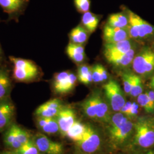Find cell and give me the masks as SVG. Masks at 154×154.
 <instances>
[{"label": "cell", "instance_id": "obj_23", "mask_svg": "<svg viewBox=\"0 0 154 154\" xmlns=\"http://www.w3.org/2000/svg\"><path fill=\"white\" fill-rule=\"evenodd\" d=\"M100 16L88 11L83 13L81 22L83 27L90 33H93L97 28L99 22Z\"/></svg>", "mask_w": 154, "mask_h": 154}, {"label": "cell", "instance_id": "obj_11", "mask_svg": "<svg viewBox=\"0 0 154 154\" xmlns=\"http://www.w3.org/2000/svg\"><path fill=\"white\" fill-rule=\"evenodd\" d=\"M15 112V106L10 97L0 100V131L9 126Z\"/></svg>", "mask_w": 154, "mask_h": 154}, {"label": "cell", "instance_id": "obj_7", "mask_svg": "<svg viewBox=\"0 0 154 154\" xmlns=\"http://www.w3.org/2000/svg\"><path fill=\"white\" fill-rule=\"evenodd\" d=\"M30 0H0V7L8 14L7 22H18L29 4Z\"/></svg>", "mask_w": 154, "mask_h": 154}, {"label": "cell", "instance_id": "obj_32", "mask_svg": "<svg viewBox=\"0 0 154 154\" xmlns=\"http://www.w3.org/2000/svg\"><path fill=\"white\" fill-rule=\"evenodd\" d=\"M138 104L148 113H152L154 111L150 103L147 93L140 94L137 98Z\"/></svg>", "mask_w": 154, "mask_h": 154}, {"label": "cell", "instance_id": "obj_12", "mask_svg": "<svg viewBox=\"0 0 154 154\" xmlns=\"http://www.w3.org/2000/svg\"><path fill=\"white\" fill-rule=\"evenodd\" d=\"M63 106L60 99H50L38 107L35 110V114L37 117L54 118Z\"/></svg>", "mask_w": 154, "mask_h": 154}, {"label": "cell", "instance_id": "obj_31", "mask_svg": "<svg viewBox=\"0 0 154 154\" xmlns=\"http://www.w3.org/2000/svg\"><path fill=\"white\" fill-rule=\"evenodd\" d=\"M134 74L131 72H126L122 74V80L123 83L125 93L130 95L132 88Z\"/></svg>", "mask_w": 154, "mask_h": 154}, {"label": "cell", "instance_id": "obj_35", "mask_svg": "<svg viewBox=\"0 0 154 154\" xmlns=\"http://www.w3.org/2000/svg\"><path fill=\"white\" fill-rule=\"evenodd\" d=\"M92 75L94 82H102L104 81L99 71V64H96L92 67Z\"/></svg>", "mask_w": 154, "mask_h": 154}, {"label": "cell", "instance_id": "obj_21", "mask_svg": "<svg viewBox=\"0 0 154 154\" xmlns=\"http://www.w3.org/2000/svg\"><path fill=\"white\" fill-rule=\"evenodd\" d=\"M66 53L72 61L77 63H82L86 58L85 48L83 45L70 42L66 47Z\"/></svg>", "mask_w": 154, "mask_h": 154}, {"label": "cell", "instance_id": "obj_37", "mask_svg": "<svg viewBox=\"0 0 154 154\" xmlns=\"http://www.w3.org/2000/svg\"><path fill=\"white\" fill-rule=\"evenodd\" d=\"M139 112V104H137L136 102H132V106L129 114V118L134 117L137 116Z\"/></svg>", "mask_w": 154, "mask_h": 154}, {"label": "cell", "instance_id": "obj_17", "mask_svg": "<svg viewBox=\"0 0 154 154\" xmlns=\"http://www.w3.org/2000/svg\"><path fill=\"white\" fill-rule=\"evenodd\" d=\"M96 119L103 122H110L111 116L108 102H106L100 94L96 92Z\"/></svg>", "mask_w": 154, "mask_h": 154}, {"label": "cell", "instance_id": "obj_27", "mask_svg": "<svg viewBox=\"0 0 154 154\" xmlns=\"http://www.w3.org/2000/svg\"><path fill=\"white\" fill-rule=\"evenodd\" d=\"M78 79L80 82L88 85L93 82L92 75V67L83 65L78 68Z\"/></svg>", "mask_w": 154, "mask_h": 154}, {"label": "cell", "instance_id": "obj_9", "mask_svg": "<svg viewBox=\"0 0 154 154\" xmlns=\"http://www.w3.org/2000/svg\"><path fill=\"white\" fill-rule=\"evenodd\" d=\"M34 142L42 154H63V146L60 143L54 142L41 133H37L33 138Z\"/></svg>", "mask_w": 154, "mask_h": 154}, {"label": "cell", "instance_id": "obj_43", "mask_svg": "<svg viewBox=\"0 0 154 154\" xmlns=\"http://www.w3.org/2000/svg\"><path fill=\"white\" fill-rule=\"evenodd\" d=\"M151 48L153 50H154V42H152V46H151Z\"/></svg>", "mask_w": 154, "mask_h": 154}, {"label": "cell", "instance_id": "obj_39", "mask_svg": "<svg viewBox=\"0 0 154 154\" xmlns=\"http://www.w3.org/2000/svg\"><path fill=\"white\" fill-rule=\"evenodd\" d=\"M0 22H1V19H0ZM7 63H8V61L6 60L5 53L4 52V50H2L1 45L0 44V65L6 64Z\"/></svg>", "mask_w": 154, "mask_h": 154}, {"label": "cell", "instance_id": "obj_22", "mask_svg": "<svg viewBox=\"0 0 154 154\" xmlns=\"http://www.w3.org/2000/svg\"><path fill=\"white\" fill-rule=\"evenodd\" d=\"M90 33L81 25H78L72 29L69 33V39L70 42L73 44L83 45L88 39Z\"/></svg>", "mask_w": 154, "mask_h": 154}, {"label": "cell", "instance_id": "obj_36", "mask_svg": "<svg viewBox=\"0 0 154 154\" xmlns=\"http://www.w3.org/2000/svg\"><path fill=\"white\" fill-rule=\"evenodd\" d=\"M132 103L131 102H126L125 105L122 107L120 112L126 116L127 118H129V114L132 106Z\"/></svg>", "mask_w": 154, "mask_h": 154}, {"label": "cell", "instance_id": "obj_13", "mask_svg": "<svg viewBox=\"0 0 154 154\" xmlns=\"http://www.w3.org/2000/svg\"><path fill=\"white\" fill-rule=\"evenodd\" d=\"M134 47H135V45L132 39H128L116 43L105 44L103 53L105 58L107 59L126 53Z\"/></svg>", "mask_w": 154, "mask_h": 154}, {"label": "cell", "instance_id": "obj_30", "mask_svg": "<svg viewBox=\"0 0 154 154\" xmlns=\"http://www.w3.org/2000/svg\"><path fill=\"white\" fill-rule=\"evenodd\" d=\"M143 90V84L141 78L138 75L134 74L132 88L130 95H131L132 97H138L140 94L142 93Z\"/></svg>", "mask_w": 154, "mask_h": 154}, {"label": "cell", "instance_id": "obj_10", "mask_svg": "<svg viewBox=\"0 0 154 154\" xmlns=\"http://www.w3.org/2000/svg\"><path fill=\"white\" fill-rule=\"evenodd\" d=\"M60 132L63 137H66L67 132L76 121V116L74 110L68 106H63L56 116Z\"/></svg>", "mask_w": 154, "mask_h": 154}, {"label": "cell", "instance_id": "obj_1", "mask_svg": "<svg viewBox=\"0 0 154 154\" xmlns=\"http://www.w3.org/2000/svg\"><path fill=\"white\" fill-rule=\"evenodd\" d=\"M9 60L12 66L11 77L17 82H35L42 75L41 68L32 60L14 56H9Z\"/></svg>", "mask_w": 154, "mask_h": 154}, {"label": "cell", "instance_id": "obj_16", "mask_svg": "<svg viewBox=\"0 0 154 154\" xmlns=\"http://www.w3.org/2000/svg\"><path fill=\"white\" fill-rule=\"evenodd\" d=\"M134 125L130 121H128L122 126L114 129H109L111 140L116 144H121L128 138L132 133Z\"/></svg>", "mask_w": 154, "mask_h": 154}, {"label": "cell", "instance_id": "obj_38", "mask_svg": "<svg viewBox=\"0 0 154 154\" xmlns=\"http://www.w3.org/2000/svg\"><path fill=\"white\" fill-rule=\"evenodd\" d=\"M99 69L100 72L101 74V75L103 79V81H105L108 79L109 77V74H108V72L106 70V69L104 67V66H102V65L99 64Z\"/></svg>", "mask_w": 154, "mask_h": 154}, {"label": "cell", "instance_id": "obj_24", "mask_svg": "<svg viewBox=\"0 0 154 154\" xmlns=\"http://www.w3.org/2000/svg\"><path fill=\"white\" fill-rule=\"evenodd\" d=\"M86 128V125L76 121L67 132L66 137L75 142H79L82 139Z\"/></svg>", "mask_w": 154, "mask_h": 154}, {"label": "cell", "instance_id": "obj_19", "mask_svg": "<svg viewBox=\"0 0 154 154\" xmlns=\"http://www.w3.org/2000/svg\"><path fill=\"white\" fill-rule=\"evenodd\" d=\"M37 124L39 128L45 133L52 135L60 132V128L56 117H37Z\"/></svg>", "mask_w": 154, "mask_h": 154}, {"label": "cell", "instance_id": "obj_34", "mask_svg": "<svg viewBox=\"0 0 154 154\" xmlns=\"http://www.w3.org/2000/svg\"><path fill=\"white\" fill-rule=\"evenodd\" d=\"M74 4L77 11L85 13L90 11L91 6L90 0H74Z\"/></svg>", "mask_w": 154, "mask_h": 154}, {"label": "cell", "instance_id": "obj_28", "mask_svg": "<svg viewBox=\"0 0 154 154\" xmlns=\"http://www.w3.org/2000/svg\"><path fill=\"white\" fill-rule=\"evenodd\" d=\"M20 154H39L38 149L37 148L33 138L29 139L28 142L22 145L18 149H15Z\"/></svg>", "mask_w": 154, "mask_h": 154}, {"label": "cell", "instance_id": "obj_14", "mask_svg": "<svg viewBox=\"0 0 154 154\" xmlns=\"http://www.w3.org/2000/svg\"><path fill=\"white\" fill-rule=\"evenodd\" d=\"M103 38L105 44L116 43L131 39L128 29L112 27L107 24L103 28Z\"/></svg>", "mask_w": 154, "mask_h": 154}, {"label": "cell", "instance_id": "obj_18", "mask_svg": "<svg viewBox=\"0 0 154 154\" xmlns=\"http://www.w3.org/2000/svg\"><path fill=\"white\" fill-rule=\"evenodd\" d=\"M136 54L135 46L128 51L126 53L117 55L106 59L113 66L118 68H125L130 65L132 63Z\"/></svg>", "mask_w": 154, "mask_h": 154}, {"label": "cell", "instance_id": "obj_44", "mask_svg": "<svg viewBox=\"0 0 154 154\" xmlns=\"http://www.w3.org/2000/svg\"><path fill=\"white\" fill-rule=\"evenodd\" d=\"M146 154H154V152L153 151H149L148 153H147Z\"/></svg>", "mask_w": 154, "mask_h": 154}, {"label": "cell", "instance_id": "obj_29", "mask_svg": "<svg viewBox=\"0 0 154 154\" xmlns=\"http://www.w3.org/2000/svg\"><path fill=\"white\" fill-rule=\"evenodd\" d=\"M129 119L126 116L121 112H118L111 116L110 120V127L109 129H114L118 127L121 126Z\"/></svg>", "mask_w": 154, "mask_h": 154}, {"label": "cell", "instance_id": "obj_41", "mask_svg": "<svg viewBox=\"0 0 154 154\" xmlns=\"http://www.w3.org/2000/svg\"><path fill=\"white\" fill-rule=\"evenodd\" d=\"M1 154H20L17 152L16 150L13 151H3Z\"/></svg>", "mask_w": 154, "mask_h": 154}, {"label": "cell", "instance_id": "obj_5", "mask_svg": "<svg viewBox=\"0 0 154 154\" xmlns=\"http://www.w3.org/2000/svg\"><path fill=\"white\" fill-rule=\"evenodd\" d=\"M107 102L114 111L120 112L126 102L124 93L116 81L110 79L103 86Z\"/></svg>", "mask_w": 154, "mask_h": 154}, {"label": "cell", "instance_id": "obj_40", "mask_svg": "<svg viewBox=\"0 0 154 154\" xmlns=\"http://www.w3.org/2000/svg\"><path fill=\"white\" fill-rule=\"evenodd\" d=\"M147 93L148 94L149 102H150V103L152 106V108L154 110V91L151 90V91H149Z\"/></svg>", "mask_w": 154, "mask_h": 154}, {"label": "cell", "instance_id": "obj_20", "mask_svg": "<svg viewBox=\"0 0 154 154\" xmlns=\"http://www.w3.org/2000/svg\"><path fill=\"white\" fill-rule=\"evenodd\" d=\"M129 23L128 16L125 7H123V11L110 14L107 18L106 24L112 27L128 29Z\"/></svg>", "mask_w": 154, "mask_h": 154}, {"label": "cell", "instance_id": "obj_15", "mask_svg": "<svg viewBox=\"0 0 154 154\" xmlns=\"http://www.w3.org/2000/svg\"><path fill=\"white\" fill-rule=\"evenodd\" d=\"M12 79L8 63L0 65V100L10 97L12 89Z\"/></svg>", "mask_w": 154, "mask_h": 154}, {"label": "cell", "instance_id": "obj_33", "mask_svg": "<svg viewBox=\"0 0 154 154\" xmlns=\"http://www.w3.org/2000/svg\"><path fill=\"white\" fill-rule=\"evenodd\" d=\"M16 125H12L8 129L4 135V143L6 146L10 148L16 139Z\"/></svg>", "mask_w": 154, "mask_h": 154}, {"label": "cell", "instance_id": "obj_6", "mask_svg": "<svg viewBox=\"0 0 154 154\" xmlns=\"http://www.w3.org/2000/svg\"><path fill=\"white\" fill-rule=\"evenodd\" d=\"M76 75L70 71H64L55 74L53 79L52 86L54 93L57 94H66L70 93L77 83Z\"/></svg>", "mask_w": 154, "mask_h": 154}, {"label": "cell", "instance_id": "obj_25", "mask_svg": "<svg viewBox=\"0 0 154 154\" xmlns=\"http://www.w3.org/2000/svg\"><path fill=\"white\" fill-rule=\"evenodd\" d=\"M29 133L21 127L16 125V139L11 145V149L15 150L20 148L22 145L28 142L31 139Z\"/></svg>", "mask_w": 154, "mask_h": 154}, {"label": "cell", "instance_id": "obj_26", "mask_svg": "<svg viewBox=\"0 0 154 154\" xmlns=\"http://www.w3.org/2000/svg\"><path fill=\"white\" fill-rule=\"evenodd\" d=\"M82 109L85 114L91 119H96L95 93L91 94L82 103Z\"/></svg>", "mask_w": 154, "mask_h": 154}, {"label": "cell", "instance_id": "obj_8", "mask_svg": "<svg viewBox=\"0 0 154 154\" xmlns=\"http://www.w3.org/2000/svg\"><path fill=\"white\" fill-rule=\"evenodd\" d=\"M81 151L85 153H93L99 149L100 138L99 134L91 127L86 126L82 139L76 142Z\"/></svg>", "mask_w": 154, "mask_h": 154}, {"label": "cell", "instance_id": "obj_4", "mask_svg": "<svg viewBox=\"0 0 154 154\" xmlns=\"http://www.w3.org/2000/svg\"><path fill=\"white\" fill-rule=\"evenodd\" d=\"M134 126L135 144L143 148L152 146L154 144V125L152 122L145 118H140Z\"/></svg>", "mask_w": 154, "mask_h": 154}, {"label": "cell", "instance_id": "obj_42", "mask_svg": "<svg viewBox=\"0 0 154 154\" xmlns=\"http://www.w3.org/2000/svg\"><path fill=\"white\" fill-rule=\"evenodd\" d=\"M150 86L151 88H153L154 90V75L151 79V81L150 82Z\"/></svg>", "mask_w": 154, "mask_h": 154}, {"label": "cell", "instance_id": "obj_2", "mask_svg": "<svg viewBox=\"0 0 154 154\" xmlns=\"http://www.w3.org/2000/svg\"><path fill=\"white\" fill-rule=\"evenodd\" d=\"M125 8L129 19L128 30L130 38L138 41L154 38V26L130 9Z\"/></svg>", "mask_w": 154, "mask_h": 154}, {"label": "cell", "instance_id": "obj_3", "mask_svg": "<svg viewBox=\"0 0 154 154\" xmlns=\"http://www.w3.org/2000/svg\"><path fill=\"white\" fill-rule=\"evenodd\" d=\"M134 72L140 75L147 77L154 72V50L144 46L137 53L132 63Z\"/></svg>", "mask_w": 154, "mask_h": 154}]
</instances>
